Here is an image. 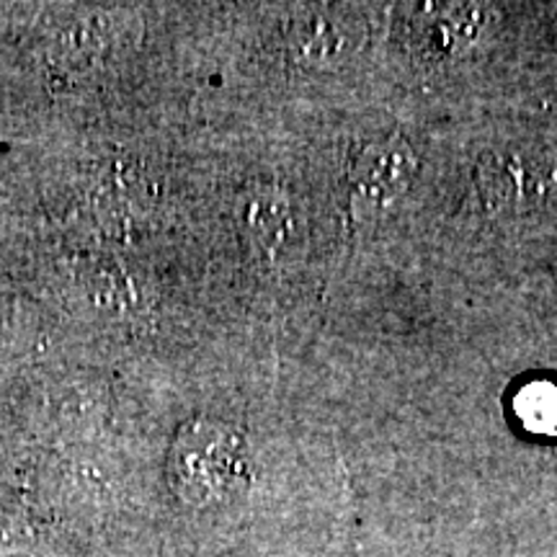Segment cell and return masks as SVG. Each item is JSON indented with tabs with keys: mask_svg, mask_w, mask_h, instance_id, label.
I'll return each instance as SVG.
<instances>
[{
	"mask_svg": "<svg viewBox=\"0 0 557 557\" xmlns=\"http://www.w3.org/2000/svg\"><path fill=\"white\" fill-rule=\"evenodd\" d=\"M519 413L529 426H549V423L557 421V393L547 385L524 389V395L519 398Z\"/></svg>",
	"mask_w": 557,
	"mask_h": 557,
	"instance_id": "52a82bcc",
	"label": "cell"
},
{
	"mask_svg": "<svg viewBox=\"0 0 557 557\" xmlns=\"http://www.w3.org/2000/svg\"><path fill=\"white\" fill-rule=\"evenodd\" d=\"M364 26L351 11L333 5H308L289 21L287 41L297 62L308 67H331L359 47Z\"/></svg>",
	"mask_w": 557,
	"mask_h": 557,
	"instance_id": "5b68a950",
	"label": "cell"
},
{
	"mask_svg": "<svg viewBox=\"0 0 557 557\" xmlns=\"http://www.w3.org/2000/svg\"><path fill=\"white\" fill-rule=\"evenodd\" d=\"M171 475L181 496L194 504L227 500L246 483V442L227 423L191 421L173 444Z\"/></svg>",
	"mask_w": 557,
	"mask_h": 557,
	"instance_id": "6da1fadb",
	"label": "cell"
},
{
	"mask_svg": "<svg viewBox=\"0 0 557 557\" xmlns=\"http://www.w3.org/2000/svg\"><path fill=\"white\" fill-rule=\"evenodd\" d=\"M238 222L243 233L267 256H276L287 246L295 230V209L284 189L274 184H259L238 201Z\"/></svg>",
	"mask_w": 557,
	"mask_h": 557,
	"instance_id": "8992f818",
	"label": "cell"
},
{
	"mask_svg": "<svg viewBox=\"0 0 557 557\" xmlns=\"http://www.w3.org/2000/svg\"><path fill=\"white\" fill-rule=\"evenodd\" d=\"M480 191L493 209H532L557 191V152L542 145H511L480 163Z\"/></svg>",
	"mask_w": 557,
	"mask_h": 557,
	"instance_id": "3957f363",
	"label": "cell"
},
{
	"mask_svg": "<svg viewBox=\"0 0 557 557\" xmlns=\"http://www.w3.org/2000/svg\"><path fill=\"white\" fill-rule=\"evenodd\" d=\"M406 18L410 47L429 60L465 58L496 26V13L483 3L410 5Z\"/></svg>",
	"mask_w": 557,
	"mask_h": 557,
	"instance_id": "277c9868",
	"label": "cell"
},
{
	"mask_svg": "<svg viewBox=\"0 0 557 557\" xmlns=\"http://www.w3.org/2000/svg\"><path fill=\"white\" fill-rule=\"evenodd\" d=\"M418 158L406 139L393 135L367 145L348 171L351 212L357 220H380L393 212L413 186Z\"/></svg>",
	"mask_w": 557,
	"mask_h": 557,
	"instance_id": "7a4b0ae2",
	"label": "cell"
}]
</instances>
